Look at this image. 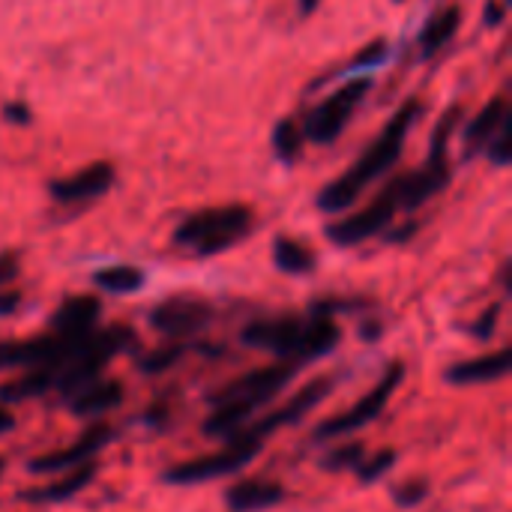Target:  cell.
I'll return each mask as SVG.
<instances>
[{
    "label": "cell",
    "instance_id": "1",
    "mask_svg": "<svg viewBox=\"0 0 512 512\" xmlns=\"http://www.w3.org/2000/svg\"><path fill=\"white\" fill-rule=\"evenodd\" d=\"M420 114H423V102H420V99H408V102L387 120V126L381 129V135L357 156V162H354L345 174H339L336 180H330V183L318 192V198H315L318 210H321V213H330V216L345 213L348 207L357 204V198L366 192V186H372V183L381 180L387 171H393L396 162H399L402 153H405V138H408L411 126L417 123Z\"/></svg>",
    "mask_w": 512,
    "mask_h": 512
},
{
    "label": "cell",
    "instance_id": "2",
    "mask_svg": "<svg viewBox=\"0 0 512 512\" xmlns=\"http://www.w3.org/2000/svg\"><path fill=\"white\" fill-rule=\"evenodd\" d=\"M300 372V366L294 363H270L261 369H252L234 381H228L225 387H219L210 396V417L204 420V435L207 438H231L237 429H243L249 420L258 417V411H264Z\"/></svg>",
    "mask_w": 512,
    "mask_h": 512
},
{
    "label": "cell",
    "instance_id": "3",
    "mask_svg": "<svg viewBox=\"0 0 512 512\" xmlns=\"http://www.w3.org/2000/svg\"><path fill=\"white\" fill-rule=\"evenodd\" d=\"M342 339V330L333 318H297V315H279V318H261L243 327L240 342L255 351H267L282 363L306 366L312 360H321L336 351Z\"/></svg>",
    "mask_w": 512,
    "mask_h": 512
},
{
    "label": "cell",
    "instance_id": "4",
    "mask_svg": "<svg viewBox=\"0 0 512 512\" xmlns=\"http://www.w3.org/2000/svg\"><path fill=\"white\" fill-rule=\"evenodd\" d=\"M255 225V210L246 204H222V207H204L192 216H186L174 228V246L189 249L192 255L210 258L219 252L234 249Z\"/></svg>",
    "mask_w": 512,
    "mask_h": 512
},
{
    "label": "cell",
    "instance_id": "5",
    "mask_svg": "<svg viewBox=\"0 0 512 512\" xmlns=\"http://www.w3.org/2000/svg\"><path fill=\"white\" fill-rule=\"evenodd\" d=\"M261 450H264L261 441H249L243 435H231V438H225V447L222 450L207 453V456H198V459H189V462H180V465H171L162 474V483H168V486L213 483V480H222L228 474L243 471L249 462H255L261 456Z\"/></svg>",
    "mask_w": 512,
    "mask_h": 512
},
{
    "label": "cell",
    "instance_id": "6",
    "mask_svg": "<svg viewBox=\"0 0 512 512\" xmlns=\"http://www.w3.org/2000/svg\"><path fill=\"white\" fill-rule=\"evenodd\" d=\"M402 381H405V363H402V360H393V363L384 369L381 381H378L357 405H351L348 411H342V414L324 420V423L312 432V441L327 444V441H339V438H345V435H354V432L372 426V423L387 411V405H390L393 393L402 387Z\"/></svg>",
    "mask_w": 512,
    "mask_h": 512
},
{
    "label": "cell",
    "instance_id": "7",
    "mask_svg": "<svg viewBox=\"0 0 512 512\" xmlns=\"http://www.w3.org/2000/svg\"><path fill=\"white\" fill-rule=\"evenodd\" d=\"M369 90H372V78H369V75H360V78H354V81L339 84L327 99H321V102L306 114V120H303V126H300V129H303V138L312 141V144H318V147L333 144V141L345 132V126L351 123L354 111L363 105V99H366Z\"/></svg>",
    "mask_w": 512,
    "mask_h": 512
},
{
    "label": "cell",
    "instance_id": "8",
    "mask_svg": "<svg viewBox=\"0 0 512 512\" xmlns=\"http://www.w3.org/2000/svg\"><path fill=\"white\" fill-rule=\"evenodd\" d=\"M336 390V378H315V381H309L303 390H297V396H291L285 405H279L276 411H270V414H261V417H255V420H249L243 429H237L234 435H243V438H249V441H267L270 435H276V432H282V429H288V426H297L306 414H312L330 393Z\"/></svg>",
    "mask_w": 512,
    "mask_h": 512
},
{
    "label": "cell",
    "instance_id": "9",
    "mask_svg": "<svg viewBox=\"0 0 512 512\" xmlns=\"http://www.w3.org/2000/svg\"><path fill=\"white\" fill-rule=\"evenodd\" d=\"M399 216V201H396V192L393 186L387 183L384 192L363 210H357L354 216H342L336 222L327 225V240L336 243V246H360L366 243L369 237L387 231Z\"/></svg>",
    "mask_w": 512,
    "mask_h": 512
},
{
    "label": "cell",
    "instance_id": "10",
    "mask_svg": "<svg viewBox=\"0 0 512 512\" xmlns=\"http://www.w3.org/2000/svg\"><path fill=\"white\" fill-rule=\"evenodd\" d=\"M216 318L213 303L201 297H168L159 306L150 309L147 321L156 333L168 336L171 342H186L198 333H204Z\"/></svg>",
    "mask_w": 512,
    "mask_h": 512
},
{
    "label": "cell",
    "instance_id": "11",
    "mask_svg": "<svg viewBox=\"0 0 512 512\" xmlns=\"http://www.w3.org/2000/svg\"><path fill=\"white\" fill-rule=\"evenodd\" d=\"M114 438H117L114 426L96 420V423H90L69 447L51 450V453H45V456L30 459V462H27V471H30V474H63V471L78 468V465H84V462H96V456H99Z\"/></svg>",
    "mask_w": 512,
    "mask_h": 512
},
{
    "label": "cell",
    "instance_id": "12",
    "mask_svg": "<svg viewBox=\"0 0 512 512\" xmlns=\"http://www.w3.org/2000/svg\"><path fill=\"white\" fill-rule=\"evenodd\" d=\"M450 183V153H429L420 171L393 177V192L399 201V213H414L426 207L435 195H441Z\"/></svg>",
    "mask_w": 512,
    "mask_h": 512
},
{
    "label": "cell",
    "instance_id": "13",
    "mask_svg": "<svg viewBox=\"0 0 512 512\" xmlns=\"http://www.w3.org/2000/svg\"><path fill=\"white\" fill-rule=\"evenodd\" d=\"M114 180H117V171L111 162H93V165L69 174V177L51 180L48 192L57 204H87V201L108 195Z\"/></svg>",
    "mask_w": 512,
    "mask_h": 512
},
{
    "label": "cell",
    "instance_id": "14",
    "mask_svg": "<svg viewBox=\"0 0 512 512\" xmlns=\"http://www.w3.org/2000/svg\"><path fill=\"white\" fill-rule=\"evenodd\" d=\"M123 384L117 378H93L87 381L84 387L72 390L66 399V411L78 420H93V417H105L111 414L114 408L123 405Z\"/></svg>",
    "mask_w": 512,
    "mask_h": 512
},
{
    "label": "cell",
    "instance_id": "15",
    "mask_svg": "<svg viewBox=\"0 0 512 512\" xmlns=\"http://www.w3.org/2000/svg\"><path fill=\"white\" fill-rule=\"evenodd\" d=\"M96 477H99V465H96V462H84V465H78V468H69V471L57 474V480H51V483H45V486L24 489L18 498H21L24 504H42V507L66 504V501L78 498Z\"/></svg>",
    "mask_w": 512,
    "mask_h": 512
},
{
    "label": "cell",
    "instance_id": "16",
    "mask_svg": "<svg viewBox=\"0 0 512 512\" xmlns=\"http://www.w3.org/2000/svg\"><path fill=\"white\" fill-rule=\"evenodd\" d=\"M99 315H102V303L99 297H90V294H78V297H69L57 306V312L51 315V333L63 336V339H81L87 333L96 330L99 324Z\"/></svg>",
    "mask_w": 512,
    "mask_h": 512
},
{
    "label": "cell",
    "instance_id": "17",
    "mask_svg": "<svg viewBox=\"0 0 512 512\" xmlns=\"http://www.w3.org/2000/svg\"><path fill=\"white\" fill-rule=\"evenodd\" d=\"M510 348L492 351V354H480L462 363H453L444 372V381L453 387H474V384H492V381H504L510 375Z\"/></svg>",
    "mask_w": 512,
    "mask_h": 512
},
{
    "label": "cell",
    "instance_id": "18",
    "mask_svg": "<svg viewBox=\"0 0 512 512\" xmlns=\"http://www.w3.org/2000/svg\"><path fill=\"white\" fill-rule=\"evenodd\" d=\"M285 501V486L273 480H240L225 492L228 512H264Z\"/></svg>",
    "mask_w": 512,
    "mask_h": 512
},
{
    "label": "cell",
    "instance_id": "19",
    "mask_svg": "<svg viewBox=\"0 0 512 512\" xmlns=\"http://www.w3.org/2000/svg\"><path fill=\"white\" fill-rule=\"evenodd\" d=\"M510 117V102L507 96H495L489 99L462 129V141H465V153L477 156L480 150H486V144L495 138V132L501 129V123Z\"/></svg>",
    "mask_w": 512,
    "mask_h": 512
},
{
    "label": "cell",
    "instance_id": "20",
    "mask_svg": "<svg viewBox=\"0 0 512 512\" xmlns=\"http://www.w3.org/2000/svg\"><path fill=\"white\" fill-rule=\"evenodd\" d=\"M459 27H462V9L459 6H447V9L435 12L420 33V57L429 60L441 48H447V42L459 33Z\"/></svg>",
    "mask_w": 512,
    "mask_h": 512
},
{
    "label": "cell",
    "instance_id": "21",
    "mask_svg": "<svg viewBox=\"0 0 512 512\" xmlns=\"http://www.w3.org/2000/svg\"><path fill=\"white\" fill-rule=\"evenodd\" d=\"M273 264L285 276H309V273H315L318 258L306 243H300L294 237H276L273 240Z\"/></svg>",
    "mask_w": 512,
    "mask_h": 512
},
{
    "label": "cell",
    "instance_id": "22",
    "mask_svg": "<svg viewBox=\"0 0 512 512\" xmlns=\"http://www.w3.org/2000/svg\"><path fill=\"white\" fill-rule=\"evenodd\" d=\"M93 285L105 294L126 297V294H138L147 285V273L141 267H132V264H114V267L96 270Z\"/></svg>",
    "mask_w": 512,
    "mask_h": 512
},
{
    "label": "cell",
    "instance_id": "23",
    "mask_svg": "<svg viewBox=\"0 0 512 512\" xmlns=\"http://www.w3.org/2000/svg\"><path fill=\"white\" fill-rule=\"evenodd\" d=\"M303 129H300V123L294 120V117H285V120H279L276 126H273V135H270V147H273V153H276V159L279 162H285V165H294L300 156H303Z\"/></svg>",
    "mask_w": 512,
    "mask_h": 512
},
{
    "label": "cell",
    "instance_id": "24",
    "mask_svg": "<svg viewBox=\"0 0 512 512\" xmlns=\"http://www.w3.org/2000/svg\"><path fill=\"white\" fill-rule=\"evenodd\" d=\"M186 351H189L186 342H171V345L153 348V351H147V354L138 360V369H141L144 375H162V372H168L171 366H177V363L186 357Z\"/></svg>",
    "mask_w": 512,
    "mask_h": 512
},
{
    "label": "cell",
    "instance_id": "25",
    "mask_svg": "<svg viewBox=\"0 0 512 512\" xmlns=\"http://www.w3.org/2000/svg\"><path fill=\"white\" fill-rule=\"evenodd\" d=\"M366 456V444L363 441H348V444H336L333 450L324 453L321 468L327 474H339V471H354Z\"/></svg>",
    "mask_w": 512,
    "mask_h": 512
},
{
    "label": "cell",
    "instance_id": "26",
    "mask_svg": "<svg viewBox=\"0 0 512 512\" xmlns=\"http://www.w3.org/2000/svg\"><path fill=\"white\" fill-rule=\"evenodd\" d=\"M396 462H399V453L396 450H378L372 456H363V462L354 468V474H357V480L363 486H369V483H378L381 477H387Z\"/></svg>",
    "mask_w": 512,
    "mask_h": 512
},
{
    "label": "cell",
    "instance_id": "27",
    "mask_svg": "<svg viewBox=\"0 0 512 512\" xmlns=\"http://www.w3.org/2000/svg\"><path fill=\"white\" fill-rule=\"evenodd\" d=\"M486 156L495 162V165H501V168H507L512 159V114L501 123V129L495 132V138L486 144Z\"/></svg>",
    "mask_w": 512,
    "mask_h": 512
},
{
    "label": "cell",
    "instance_id": "28",
    "mask_svg": "<svg viewBox=\"0 0 512 512\" xmlns=\"http://www.w3.org/2000/svg\"><path fill=\"white\" fill-rule=\"evenodd\" d=\"M393 501H396V507H402V510H414L417 504H423L426 498H429V483L426 480H405V483H399V486H393Z\"/></svg>",
    "mask_w": 512,
    "mask_h": 512
},
{
    "label": "cell",
    "instance_id": "29",
    "mask_svg": "<svg viewBox=\"0 0 512 512\" xmlns=\"http://www.w3.org/2000/svg\"><path fill=\"white\" fill-rule=\"evenodd\" d=\"M501 312H504V306H501V303H492L489 309H483V312H480V318L468 327V330H471V336H474L477 342H489V339L498 333Z\"/></svg>",
    "mask_w": 512,
    "mask_h": 512
},
{
    "label": "cell",
    "instance_id": "30",
    "mask_svg": "<svg viewBox=\"0 0 512 512\" xmlns=\"http://www.w3.org/2000/svg\"><path fill=\"white\" fill-rule=\"evenodd\" d=\"M387 54H390L387 42H384V39H378V42L366 45V48L351 60V69H354V72H369V69L381 66V63L387 60Z\"/></svg>",
    "mask_w": 512,
    "mask_h": 512
},
{
    "label": "cell",
    "instance_id": "31",
    "mask_svg": "<svg viewBox=\"0 0 512 512\" xmlns=\"http://www.w3.org/2000/svg\"><path fill=\"white\" fill-rule=\"evenodd\" d=\"M21 273V255L15 249L0 252V288H9Z\"/></svg>",
    "mask_w": 512,
    "mask_h": 512
},
{
    "label": "cell",
    "instance_id": "32",
    "mask_svg": "<svg viewBox=\"0 0 512 512\" xmlns=\"http://www.w3.org/2000/svg\"><path fill=\"white\" fill-rule=\"evenodd\" d=\"M3 120L12 126H30L33 123V111L24 102H6L3 105Z\"/></svg>",
    "mask_w": 512,
    "mask_h": 512
},
{
    "label": "cell",
    "instance_id": "33",
    "mask_svg": "<svg viewBox=\"0 0 512 512\" xmlns=\"http://www.w3.org/2000/svg\"><path fill=\"white\" fill-rule=\"evenodd\" d=\"M507 18V3H498V0H489L486 3V12H483V21L486 27H501Z\"/></svg>",
    "mask_w": 512,
    "mask_h": 512
},
{
    "label": "cell",
    "instance_id": "34",
    "mask_svg": "<svg viewBox=\"0 0 512 512\" xmlns=\"http://www.w3.org/2000/svg\"><path fill=\"white\" fill-rule=\"evenodd\" d=\"M18 306H21V294H18V291H3V294H0V318L12 315Z\"/></svg>",
    "mask_w": 512,
    "mask_h": 512
},
{
    "label": "cell",
    "instance_id": "35",
    "mask_svg": "<svg viewBox=\"0 0 512 512\" xmlns=\"http://www.w3.org/2000/svg\"><path fill=\"white\" fill-rule=\"evenodd\" d=\"M414 231H417V222H408V225H402L399 231H390L387 237H390V243H405Z\"/></svg>",
    "mask_w": 512,
    "mask_h": 512
},
{
    "label": "cell",
    "instance_id": "36",
    "mask_svg": "<svg viewBox=\"0 0 512 512\" xmlns=\"http://www.w3.org/2000/svg\"><path fill=\"white\" fill-rule=\"evenodd\" d=\"M321 3H324V0H297V12H300L303 18H309V15H315V12L321 9Z\"/></svg>",
    "mask_w": 512,
    "mask_h": 512
},
{
    "label": "cell",
    "instance_id": "37",
    "mask_svg": "<svg viewBox=\"0 0 512 512\" xmlns=\"http://www.w3.org/2000/svg\"><path fill=\"white\" fill-rule=\"evenodd\" d=\"M360 336L375 342V339L381 336V324H378V321H372V324H363V327H360Z\"/></svg>",
    "mask_w": 512,
    "mask_h": 512
},
{
    "label": "cell",
    "instance_id": "38",
    "mask_svg": "<svg viewBox=\"0 0 512 512\" xmlns=\"http://www.w3.org/2000/svg\"><path fill=\"white\" fill-rule=\"evenodd\" d=\"M15 429V417L6 411V408H0V435H6V432H12Z\"/></svg>",
    "mask_w": 512,
    "mask_h": 512
},
{
    "label": "cell",
    "instance_id": "39",
    "mask_svg": "<svg viewBox=\"0 0 512 512\" xmlns=\"http://www.w3.org/2000/svg\"><path fill=\"white\" fill-rule=\"evenodd\" d=\"M0 369H9V342H0Z\"/></svg>",
    "mask_w": 512,
    "mask_h": 512
},
{
    "label": "cell",
    "instance_id": "40",
    "mask_svg": "<svg viewBox=\"0 0 512 512\" xmlns=\"http://www.w3.org/2000/svg\"><path fill=\"white\" fill-rule=\"evenodd\" d=\"M3 465H6V462H3V459H0V477H3Z\"/></svg>",
    "mask_w": 512,
    "mask_h": 512
},
{
    "label": "cell",
    "instance_id": "41",
    "mask_svg": "<svg viewBox=\"0 0 512 512\" xmlns=\"http://www.w3.org/2000/svg\"><path fill=\"white\" fill-rule=\"evenodd\" d=\"M396 3H402V0H396Z\"/></svg>",
    "mask_w": 512,
    "mask_h": 512
}]
</instances>
